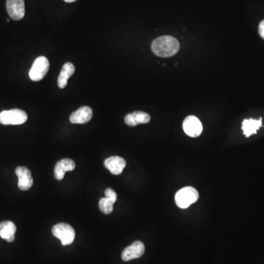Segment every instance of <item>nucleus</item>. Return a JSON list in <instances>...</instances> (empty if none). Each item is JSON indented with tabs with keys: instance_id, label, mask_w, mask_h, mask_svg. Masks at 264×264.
<instances>
[{
	"instance_id": "nucleus-8",
	"label": "nucleus",
	"mask_w": 264,
	"mask_h": 264,
	"mask_svg": "<svg viewBox=\"0 0 264 264\" xmlns=\"http://www.w3.org/2000/svg\"><path fill=\"white\" fill-rule=\"evenodd\" d=\"M144 253V245L140 241H134L126 247L122 253V259L124 262H129L133 259L141 257Z\"/></svg>"
},
{
	"instance_id": "nucleus-12",
	"label": "nucleus",
	"mask_w": 264,
	"mask_h": 264,
	"mask_svg": "<svg viewBox=\"0 0 264 264\" xmlns=\"http://www.w3.org/2000/svg\"><path fill=\"white\" fill-rule=\"evenodd\" d=\"M76 168V164L72 159H63L56 164L54 168V176L58 181L64 178L65 174L68 171H72Z\"/></svg>"
},
{
	"instance_id": "nucleus-10",
	"label": "nucleus",
	"mask_w": 264,
	"mask_h": 264,
	"mask_svg": "<svg viewBox=\"0 0 264 264\" xmlns=\"http://www.w3.org/2000/svg\"><path fill=\"white\" fill-rule=\"evenodd\" d=\"M126 161L120 156H111L104 161V166L113 175H120L126 167Z\"/></svg>"
},
{
	"instance_id": "nucleus-15",
	"label": "nucleus",
	"mask_w": 264,
	"mask_h": 264,
	"mask_svg": "<svg viewBox=\"0 0 264 264\" xmlns=\"http://www.w3.org/2000/svg\"><path fill=\"white\" fill-rule=\"evenodd\" d=\"M75 67L72 63H67L63 66L60 75H59L57 85L60 89H63L67 85L69 78L74 73Z\"/></svg>"
},
{
	"instance_id": "nucleus-5",
	"label": "nucleus",
	"mask_w": 264,
	"mask_h": 264,
	"mask_svg": "<svg viewBox=\"0 0 264 264\" xmlns=\"http://www.w3.org/2000/svg\"><path fill=\"white\" fill-rule=\"evenodd\" d=\"M49 69V62L44 56L38 57L34 61L33 65L29 72V78L34 82H38L45 77Z\"/></svg>"
},
{
	"instance_id": "nucleus-4",
	"label": "nucleus",
	"mask_w": 264,
	"mask_h": 264,
	"mask_svg": "<svg viewBox=\"0 0 264 264\" xmlns=\"http://www.w3.org/2000/svg\"><path fill=\"white\" fill-rule=\"evenodd\" d=\"M53 235L59 239L63 246L72 244L75 239V231L69 224L59 223L51 229Z\"/></svg>"
},
{
	"instance_id": "nucleus-9",
	"label": "nucleus",
	"mask_w": 264,
	"mask_h": 264,
	"mask_svg": "<svg viewBox=\"0 0 264 264\" xmlns=\"http://www.w3.org/2000/svg\"><path fill=\"white\" fill-rule=\"evenodd\" d=\"M16 174L19 178L18 186L22 191H26L32 187L33 179L29 169L25 167H18L16 169Z\"/></svg>"
},
{
	"instance_id": "nucleus-14",
	"label": "nucleus",
	"mask_w": 264,
	"mask_h": 264,
	"mask_svg": "<svg viewBox=\"0 0 264 264\" xmlns=\"http://www.w3.org/2000/svg\"><path fill=\"white\" fill-rule=\"evenodd\" d=\"M16 226L13 222L4 221L0 223V237L7 242H13L15 240Z\"/></svg>"
},
{
	"instance_id": "nucleus-3",
	"label": "nucleus",
	"mask_w": 264,
	"mask_h": 264,
	"mask_svg": "<svg viewBox=\"0 0 264 264\" xmlns=\"http://www.w3.org/2000/svg\"><path fill=\"white\" fill-rule=\"evenodd\" d=\"M27 120V115L19 109L4 110L0 113V123L2 125H21Z\"/></svg>"
},
{
	"instance_id": "nucleus-21",
	"label": "nucleus",
	"mask_w": 264,
	"mask_h": 264,
	"mask_svg": "<svg viewBox=\"0 0 264 264\" xmlns=\"http://www.w3.org/2000/svg\"><path fill=\"white\" fill-rule=\"evenodd\" d=\"M7 22H10V19H7Z\"/></svg>"
},
{
	"instance_id": "nucleus-13",
	"label": "nucleus",
	"mask_w": 264,
	"mask_h": 264,
	"mask_svg": "<svg viewBox=\"0 0 264 264\" xmlns=\"http://www.w3.org/2000/svg\"><path fill=\"white\" fill-rule=\"evenodd\" d=\"M150 120V115L142 111H136L129 113L125 117V123L129 126H135L138 124H145Z\"/></svg>"
},
{
	"instance_id": "nucleus-20",
	"label": "nucleus",
	"mask_w": 264,
	"mask_h": 264,
	"mask_svg": "<svg viewBox=\"0 0 264 264\" xmlns=\"http://www.w3.org/2000/svg\"><path fill=\"white\" fill-rule=\"evenodd\" d=\"M65 1H66V2H73V1H76V0H64Z\"/></svg>"
},
{
	"instance_id": "nucleus-11",
	"label": "nucleus",
	"mask_w": 264,
	"mask_h": 264,
	"mask_svg": "<svg viewBox=\"0 0 264 264\" xmlns=\"http://www.w3.org/2000/svg\"><path fill=\"white\" fill-rule=\"evenodd\" d=\"M92 117V109L89 107H82L72 113L70 121L73 124H84L89 122Z\"/></svg>"
},
{
	"instance_id": "nucleus-2",
	"label": "nucleus",
	"mask_w": 264,
	"mask_h": 264,
	"mask_svg": "<svg viewBox=\"0 0 264 264\" xmlns=\"http://www.w3.org/2000/svg\"><path fill=\"white\" fill-rule=\"evenodd\" d=\"M199 198V193L197 190L191 187H184L180 190L175 194V203L181 209H187L190 205L195 203Z\"/></svg>"
},
{
	"instance_id": "nucleus-7",
	"label": "nucleus",
	"mask_w": 264,
	"mask_h": 264,
	"mask_svg": "<svg viewBox=\"0 0 264 264\" xmlns=\"http://www.w3.org/2000/svg\"><path fill=\"white\" fill-rule=\"evenodd\" d=\"M6 7L9 16L13 20H21L24 16L25 5L24 0H7Z\"/></svg>"
},
{
	"instance_id": "nucleus-6",
	"label": "nucleus",
	"mask_w": 264,
	"mask_h": 264,
	"mask_svg": "<svg viewBox=\"0 0 264 264\" xmlns=\"http://www.w3.org/2000/svg\"><path fill=\"white\" fill-rule=\"evenodd\" d=\"M184 132L192 137H197L203 132L201 122L195 116H188L183 123Z\"/></svg>"
},
{
	"instance_id": "nucleus-17",
	"label": "nucleus",
	"mask_w": 264,
	"mask_h": 264,
	"mask_svg": "<svg viewBox=\"0 0 264 264\" xmlns=\"http://www.w3.org/2000/svg\"><path fill=\"white\" fill-rule=\"evenodd\" d=\"M115 203L111 200H109L107 197H103L99 200V209L102 213L105 214V215H109V214L112 213L113 211V205Z\"/></svg>"
},
{
	"instance_id": "nucleus-1",
	"label": "nucleus",
	"mask_w": 264,
	"mask_h": 264,
	"mask_svg": "<svg viewBox=\"0 0 264 264\" xmlns=\"http://www.w3.org/2000/svg\"><path fill=\"white\" fill-rule=\"evenodd\" d=\"M151 49L158 57H169L177 54L180 49L178 40L169 35L159 37L152 43Z\"/></svg>"
},
{
	"instance_id": "nucleus-16",
	"label": "nucleus",
	"mask_w": 264,
	"mask_h": 264,
	"mask_svg": "<svg viewBox=\"0 0 264 264\" xmlns=\"http://www.w3.org/2000/svg\"><path fill=\"white\" fill-rule=\"evenodd\" d=\"M261 126H262V119H260V120L245 119L242 123V129L244 135L247 137H250L252 134H256Z\"/></svg>"
},
{
	"instance_id": "nucleus-18",
	"label": "nucleus",
	"mask_w": 264,
	"mask_h": 264,
	"mask_svg": "<svg viewBox=\"0 0 264 264\" xmlns=\"http://www.w3.org/2000/svg\"><path fill=\"white\" fill-rule=\"evenodd\" d=\"M104 194H105V197H107V198H108L109 200H111V201H113V203H115L116 201H117V193H116V192H115L114 190H113V189H107V190H106L105 192H104Z\"/></svg>"
},
{
	"instance_id": "nucleus-19",
	"label": "nucleus",
	"mask_w": 264,
	"mask_h": 264,
	"mask_svg": "<svg viewBox=\"0 0 264 264\" xmlns=\"http://www.w3.org/2000/svg\"><path fill=\"white\" fill-rule=\"evenodd\" d=\"M259 34L262 38L264 39V20L262 21L259 25Z\"/></svg>"
}]
</instances>
